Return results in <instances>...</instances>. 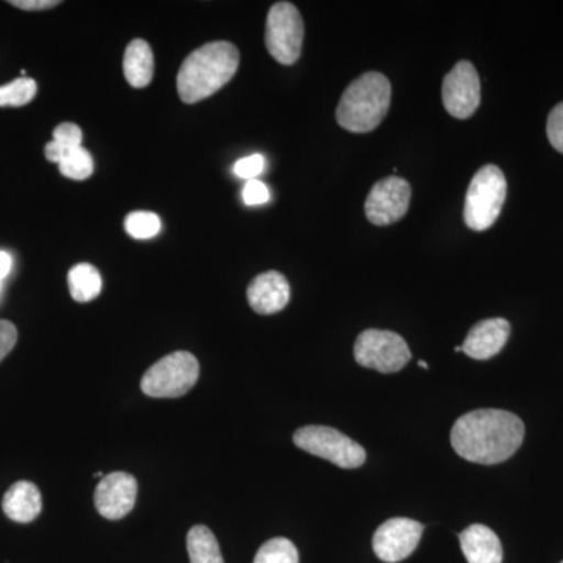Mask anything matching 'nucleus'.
<instances>
[{"label": "nucleus", "instance_id": "29", "mask_svg": "<svg viewBox=\"0 0 563 563\" xmlns=\"http://www.w3.org/2000/svg\"><path fill=\"white\" fill-rule=\"evenodd\" d=\"M10 5L25 11H41L60 5L58 0H11Z\"/></svg>", "mask_w": 563, "mask_h": 563}, {"label": "nucleus", "instance_id": "28", "mask_svg": "<svg viewBox=\"0 0 563 563\" xmlns=\"http://www.w3.org/2000/svg\"><path fill=\"white\" fill-rule=\"evenodd\" d=\"M18 342V329L13 322L0 320V362L13 351Z\"/></svg>", "mask_w": 563, "mask_h": 563}, {"label": "nucleus", "instance_id": "19", "mask_svg": "<svg viewBox=\"0 0 563 563\" xmlns=\"http://www.w3.org/2000/svg\"><path fill=\"white\" fill-rule=\"evenodd\" d=\"M187 548L191 563H224L220 543L207 526L198 525L190 529Z\"/></svg>", "mask_w": 563, "mask_h": 563}, {"label": "nucleus", "instance_id": "22", "mask_svg": "<svg viewBox=\"0 0 563 563\" xmlns=\"http://www.w3.org/2000/svg\"><path fill=\"white\" fill-rule=\"evenodd\" d=\"M36 81L21 77L0 87V107H24L36 96Z\"/></svg>", "mask_w": 563, "mask_h": 563}, {"label": "nucleus", "instance_id": "15", "mask_svg": "<svg viewBox=\"0 0 563 563\" xmlns=\"http://www.w3.org/2000/svg\"><path fill=\"white\" fill-rule=\"evenodd\" d=\"M459 540L468 563H503V544L487 526H470L459 533Z\"/></svg>", "mask_w": 563, "mask_h": 563}, {"label": "nucleus", "instance_id": "31", "mask_svg": "<svg viewBox=\"0 0 563 563\" xmlns=\"http://www.w3.org/2000/svg\"><path fill=\"white\" fill-rule=\"evenodd\" d=\"M418 365H420V366H421V368H426V369H428V368H429L428 363L422 362V361L418 362Z\"/></svg>", "mask_w": 563, "mask_h": 563}, {"label": "nucleus", "instance_id": "10", "mask_svg": "<svg viewBox=\"0 0 563 563\" xmlns=\"http://www.w3.org/2000/svg\"><path fill=\"white\" fill-rule=\"evenodd\" d=\"M412 199L409 181L401 177H387L376 181L365 202V213L376 225H390L406 217Z\"/></svg>", "mask_w": 563, "mask_h": 563}, {"label": "nucleus", "instance_id": "20", "mask_svg": "<svg viewBox=\"0 0 563 563\" xmlns=\"http://www.w3.org/2000/svg\"><path fill=\"white\" fill-rule=\"evenodd\" d=\"M58 169L68 179L87 180L95 172V162L85 147H74L66 152L65 157L58 163Z\"/></svg>", "mask_w": 563, "mask_h": 563}, {"label": "nucleus", "instance_id": "3", "mask_svg": "<svg viewBox=\"0 0 563 563\" xmlns=\"http://www.w3.org/2000/svg\"><path fill=\"white\" fill-rule=\"evenodd\" d=\"M391 102V85L380 73H365L344 90L336 122L352 133L374 131L387 117Z\"/></svg>", "mask_w": 563, "mask_h": 563}, {"label": "nucleus", "instance_id": "8", "mask_svg": "<svg viewBox=\"0 0 563 563\" xmlns=\"http://www.w3.org/2000/svg\"><path fill=\"white\" fill-rule=\"evenodd\" d=\"M303 21L290 2L274 3L266 18V49L280 65H292L301 55Z\"/></svg>", "mask_w": 563, "mask_h": 563}, {"label": "nucleus", "instance_id": "18", "mask_svg": "<svg viewBox=\"0 0 563 563\" xmlns=\"http://www.w3.org/2000/svg\"><path fill=\"white\" fill-rule=\"evenodd\" d=\"M68 285L74 301L90 302L101 295V273H99L95 266L90 265V263H80V265L70 268Z\"/></svg>", "mask_w": 563, "mask_h": 563}, {"label": "nucleus", "instance_id": "14", "mask_svg": "<svg viewBox=\"0 0 563 563\" xmlns=\"http://www.w3.org/2000/svg\"><path fill=\"white\" fill-rule=\"evenodd\" d=\"M510 336L509 321L490 318L473 325L462 344V351L474 361H488L503 351Z\"/></svg>", "mask_w": 563, "mask_h": 563}, {"label": "nucleus", "instance_id": "27", "mask_svg": "<svg viewBox=\"0 0 563 563\" xmlns=\"http://www.w3.org/2000/svg\"><path fill=\"white\" fill-rule=\"evenodd\" d=\"M243 199L246 206H262L269 201V190L261 180H250L243 188Z\"/></svg>", "mask_w": 563, "mask_h": 563}, {"label": "nucleus", "instance_id": "32", "mask_svg": "<svg viewBox=\"0 0 563 563\" xmlns=\"http://www.w3.org/2000/svg\"><path fill=\"white\" fill-rule=\"evenodd\" d=\"M454 351H455V352H462V346H455V347H454Z\"/></svg>", "mask_w": 563, "mask_h": 563}, {"label": "nucleus", "instance_id": "24", "mask_svg": "<svg viewBox=\"0 0 563 563\" xmlns=\"http://www.w3.org/2000/svg\"><path fill=\"white\" fill-rule=\"evenodd\" d=\"M263 169H265V158H263V155L261 154H254L236 162L233 172H235L240 179L250 181L255 180V177L261 176Z\"/></svg>", "mask_w": 563, "mask_h": 563}, {"label": "nucleus", "instance_id": "33", "mask_svg": "<svg viewBox=\"0 0 563 563\" xmlns=\"http://www.w3.org/2000/svg\"><path fill=\"white\" fill-rule=\"evenodd\" d=\"M561 563H563V562H561Z\"/></svg>", "mask_w": 563, "mask_h": 563}, {"label": "nucleus", "instance_id": "1", "mask_svg": "<svg viewBox=\"0 0 563 563\" xmlns=\"http://www.w3.org/2000/svg\"><path fill=\"white\" fill-rule=\"evenodd\" d=\"M525 440V424L515 413L481 409L463 415L451 431V444L465 461L496 465L512 457Z\"/></svg>", "mask_w": 563, "mask_h": 563}, {"label": "nucleus", "instance_id": "23", "mask_svg": "<svg viewBox=\"0 0 563 563\" xmlns=\"http://www.w3.org/2000/svg\"><path fill=\"white\" fill-rule=\"evenodd\" d=\"M161 229V218L152 211H133L125 218V231L136 240L152 239Z\"/></svg>", "mask_w": 563, "mask_h": 563}, {"label": "nucleus", "instance_id": "21", "mask_svg": "<svg viewBox=\"0 0 563 563\" xmlns=\"http://www.w3.org/2000/svg\"><path fill=\"white\" fill-rule=\"evenodd\" d=\"M254 563H299V553L291 540L277 537L262 544Z\"/></svg>", "mask_w": 563, "mask_h": 563}, {"label": "nucleus", "instance_id": "2", "mask_svg": "<svg viewBox=\"0 0 563 563\" xmlns=\"http://www.w3.org/2000/svg\"><path fill=\"white\" fill-rule=\"evenodd\" d=\"M240 65V52L229 41H214L191 52L177 74V91L185 103L210 98L232 80Z\"/></svg>", "mask_w": 563, "mask_h": 563}, {"label": "nucleus", "instance_id": "17", "mask_svg": "<svg viewBox=\"0 0 563 563\" xmlns=\"http://www.w3.org/2000/svg\"><path fill=\"white\" fill-rule=\"evenodd\" d=\"M122 68L133 88L147 87L154 77V54L150 44L144 40H133L125 49Z\"/></svg>", "mask_w": 563, "mask_h": 563}, {"label": "nucleus", "instance_id": "13", "mask_svg": "<svg viewBox=\"0 0 563 563\" xmlns=\"http://www.w3.org/2000/svg\"><path fill=\"white\" fill-rule=\"evenodd\" d=\"M290 284L284 274L263 273L247 287V302L254 312L273 314L280 312L290 302Z\"/></svg>", "mask_w": 563, "mask_h": 563}, {"label": "nucleus", "instance_id": "30", "mask_svg": "<svg viewBox=\"0 0 563 563\" xmlns=\"http://www.w3.org/2000/svg\"><path fill=\"white\" fill-rule=\"evenodd\" d=\"M11 269V257L7 252L0 251V282L9 276Z\"/></svg>", "mask_w": 563, "mask_h": 563}, {"label": "nucleus", "instance_id": "9", "mask_svg": "<svg viewBox=\"0 0 563 563\" xmlns=\"http://www.w3.org/2000/svg\"><path fill=\"white\" fill-rule=\"evenodd\" d=\"M444 109L457 120H468L481 106L479 74L473 63L462 60L446 74L443 80Z\"/></svg>", "mask_w": 563, "mask_h": 563}, {"label": "nucleus", "instance_id": "25", "mask_svg": "<svg viewBox=\"0 0 563 563\" xmlns=\"http://www.w3.org/2000/svg\"><path fill=\"white\" fill-rule=\"evenodd\" d=\"M547 133L554 150L563 154V102L551 111L550 118H548Z\"/></svg>", "mask_w": 563, "mask_h": 563}, {"label": "nucleus", "instance_id": "4", "mask_svg": "<svg viewBox=\"0 0 563 563\" xmlns=\"http://www.w3.org/2000/svg\"><path fill=\"white\" fill-rule=\"evenodd\" d=\"M506 176L498 166L487 165L473 177L466 191L463 220L474 232L490 229L506 202Z\"/></svg>", "mask_w": 563, "mask_h": 563}, {"label": "nucleus", "instance_id": "26", "mask_svg": "<svg viewBox=\"0 0 563 563\" xmlns=\"http://www.w3.org/2000/svg\"><path fill=\"white\" fill-rule=\"evenodd\" d=\"M81 131L79 125L73 124V122H63V124L55 128L54 140L63 144L66 147H79L81 146Z\"/></svg>", "mask_w": 563, "mask_h": 563}, {"label": "nucleus", "instance_id": "11", "mask_svg": "<svg viewBox=\"0 0 563 563\" xmlns=\"http://www.w3.org/2000/svg\"><path fill=\"white\" fill-rule=\"evenodd\" d=\"M422 531L421 523L410 518H391L379 526L373 537V550L380 561L401 562L417 550Z\"/></svg>", "mask_w": 563, "mask_h": 563}, {"label": "nucleus", "instance_id": "12", "mask_svg": "<svg viewBox=\"0 0 563 563\" xmlns=\"http://www.w3.org/2000/svg\"><path fill=\"white\" fill-rule=\"evenodd\" d=\"M136 495H139V483L132 474L124 472L107 474L96 487V509L107 520H121L132 512Z\"/></svg>", "mask_w": 563, "mask_h": 563}, {"label": "nucleus", "instance_id": "5", "mask_svg": "<svg viewBox=\"0 0 563 563\" xmlns=\"http://www.w3.org/2000/svg\"><path fill=\"white\" fill-rule=\"evenodd\" d=\"M199 379V362L191 352L177 351L151 366L141 379V390L151 398H180Z\"/></svg>", "mask_w": 563, "mask_h": 563}, {"label": "nucleus", "instance_id": "6", "mask_svg": "<svg viewBox=\"0 0 563 563\" xmlns=\"http://www.w3.org/2000/svg\"><path fill=\"white\" fill-rule=\"evenodd\" d=\"M299 450L332 462L340 468H358L366 461L363 446L336 429L328 426H306L292 435Z\"/></svg>", "mask_w": 563, "mask_h": 563}, {"label": "nucleus", "instance_id": "16", "mask_svg": "<svg viewBox=\"0 0 563 563\" xmlns=\"http://www.w3.org/2000/svg\"><path fill=\"white\" fill-rule=\"evenodd\" d=\"M2 509L7 517L16 523H31L36 520L43 509L38 487L27 481L11 485L3 496Z\"/></svg>", "mask_w": 563, "mask_h": 563}, {"label": "nucleus", "instance_id": "7", "mask_svg": "<svg viewBox=\"0 0 563 563\" xmlns=\"http://www.w3.org/2000/svg\"><path fill=\"white\" fill-rule=\"evenodd\" d=\"M354 357L365 368L388 374L401 372L412 354L409 344L398 333L368 329L355 340Z\"/></svg>", "mask_w": 563, "mask_h": 563}]
</instances>
